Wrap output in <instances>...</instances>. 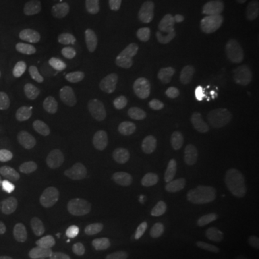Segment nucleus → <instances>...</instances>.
Masks as SVG:
<instances>
[{"mask_svg": "<svg viewBox=\"0 0 259 259\" xmlns=\"http://www.w3.org/2000/svg\"><path fill=\"white\" fill-rule=\"evenodd\" d=\"M176 219L187 238L194 242H206L213 232L207 207L194 197H186L176 204Z\"/></svg>", "mask_w": 259, "mask_h": 259, "instance_id": "nucleus-1", "label": "nucleus"}, {"mask_svg": "<svg viewBox=\"0 0 259 259\" xmlns=\"http://www.w3.org/2000/svg\"><path fill=\"white\" fill-rule=\"evenodd\" d=\"M235 163H236V151L233 148H218L200 163L199 176L207 185L223 187L231 182Z\"/></svg>", "mask_w": 259, "mask_h": 259, "instance_id": "nucleus-2", "label": "nucleus"}, {"mask_svg": "<svg viewBox=\"0 0 259 259\" xmlns=\"http://www.w3.org/2000/svg\"><path fill=\"white\" fill-rule=\"evenodd\" d=\"M118 194L125 206L137 213L150 212L154 203L147 179L139 171H130L121 177Z\"/></svg>", "mask_w": 259, "mask_h": 259, "instance_id": "nucleus-3", "label": "nucleus"}, {"mask_svg": "<svg viewBox=\"0 0 259 259\" xmlns=\"http://www.w3.org/2000/svg\"><path fill=\"white\" fill-rule=\"evenodd\" d=\"M37 75L48 82L58 83L61 87H74L81 79V69L69 59L54 56L39 64Z\"/></svg>", "mask_w": 259, "mask_h": 259, "instance_id": "nucleus-4", "label": "nucleus"}, {"mask_svg": "<svg viewBox=\"0 0 259 259\" xmlns=\"http://www.w3.org/2000/svg\"><path fill=\"white\" fill-rule=\"evenodd\" d=\"M140 13L133 5L115 6L105 12L102 19V28L111 36H127L137 28Z\"/></svg>", "mask_w": 259, "mask_h": 259, "instance_id": "nucleus-5", "label": "nucleus"}, {"mask_svg": "<svg viewBox=\"0 0 259 259\" xmlns=\"http://www.w3.org/2000/svg\"><path fill=\"white\" fill-rule=\"evenodd\" d=\"M82 6L78 0H61L48 12V26L54 32L76 28L82 22Z\"/></svg>", "mask_w": 259, "mask_h": 259, "instance_id": "nucleus-6", "label": "nucleus"}, {"mask_svg": "<svg viewBox=\"0 0 259 259\" xmlns=\"http://www.w3.org/2000/svg\"><path fill=\"white\" fill-rule=\"evenodd\" d=\"M170 82L173 88L175 98L179 104L186 105L187 102H190L194 93V74L192 66L187 64L183 58H173L170 61Z\"/></svg>", "mask_w": 259, "mask_h": 259, "instance_id": "nucleus-7", "label": "nucleus"}, {"mask_svg": "<svg viewBox=\"0 0 259 259\" xmlns=\"http://www.w3.org/2000/svg\"><path fill=\"white\" fill-rule=\"evenodd\" d=\"M231 127L238 134L246 137L259 136V88L241 107L233 112Z\"/></svg>", "mask_w": 259, "mask_h": 259, "instance_id": "nucleus-8", "label": "nucleus"}, {"mask_svg": "<svg viewBox=\"0 0 259 259\" xmlns=\"http://www.w3.org/2000/svg\"><path fill=\"white\" fill-rule=\"evenodd\" d=\"M87 218L100 228H110L115 222V204L112 199L104 192L93 194L85 204Z\"/></svg>", "mask_w": 259, "mask_h": 259, "instance_id": "nucleus-9", "label": "nucleus"}, {"mask_svg": "<svg viewBox=\"0 0 259 259\" xmlns=\"http://www.w3.org/2000/svg\"><path fill=\"white\" fill-rule=\"evenodd\" d=\"M64 232V214L47 212L39 214L32 223V238L45 243L58 239Z\"/></svg>", "mask_w": 259, "mask_h": 259, "instance_id": "nucleus-10", "label": "nucleus"}, {"mask_svg": "<svg viewBox=\"0 0 259 259\" xmlns=\"http://www.w3.org/2000/svg\"><path fill=\"white\" fill-rule=\"evenodd\" d=\"M48 183L51 187V192L61 200L71 199L81 186L78 177L61 166L52 167L48 171Z\"/></svg>", "mask_w": 259, "mask_h": 259, "instance_id": "nucleus-11", "label": "nucleus"}, {"mask_svg": "<svg viewBox=\"0 0 259 259\" xmlns=\"http://www.w3.org/2000/svg\"><path fill=\"white\" fill-rule=\"evenodd\" d=\"M32 100L37 105L49 110H65L72 105V97L69 94L55 87L36 85L32 90Z\"/></svg>", "mask_w": 259, "mask_h": 259, "instance_id": "nucleus-12", "label": "nucleus"}, {"mask_svg": "<svg viewBox=\"0 0 259 259\" xmlns=\"http://www.w3.org/2000/svg\"><path fill=\"white\" fill-rule=\"evenodd\" d=\"M115 82L124 90L136 91V90H148L153 82V78L147 69L137 65L122 66L115 74Z\"/></svg>", "mask_w": 259, "mask_h": 259, "instance_id": "nucleus-13", "label": "nucleus"}, {"mask_svg": "<svg viewBox=\"0 0 259 259\" xmlns=\"http://www.w3.org/2000/svg\"><path fill=\"white\" fill-rule=\"evenodd\" d=\"M170 153V148L164 143L153 141L134 147L130 151V157L141 166H156L163 163Z\"/></svg>", "mask_w": 259, "mask_h": 259, "instance_id": "nucleus-14", "label": "nucleus"}, {"mask_svg": "<svg viewBox=\"0 0 259 259\" xmlns=\"http://www.w3.org/2000/svg\"><path fill=\"white\" fill-rule=\"evenodd\" d=\"M170 13L179 28H194L199 22V0H171Z\"/></svg>", "mask_w": 259, "mask_h": 259, "instance_id": "nucleus-15", "label": "nucleus"}, {"mask_svg": "<svg viewBox=\"0 0 259 259\" xmlns=\"http://www.w3.org/2000/svg\"><path fill=\"white\" fill-rule=\"evenodd\" d=\"M54 136V131L49 122H36L32 128L29 130L26 140H25V148L30 156H39L42 154L48 146L51 144V140Z\"/></svg>", "mask_w": 259, "mask_h": 259, "instance_id": "nucleus-16", "label": "nucleus"}, {"mask_svg": "<svg viewBox=\"0 0 259 259\" xmlns=\"http://www.w3.org/2000/svg\"><path fill=\"white\" fill-rule=\"evenodd\" d=\"M97 127L105 137H108L112 141H118V143L125 141L133 136V128L125 121L120 117L110 115V114L101 115L97 121Z\"/></svg>", "mask_w": 259, "mask_h": 259, "instance_id": "nucleus-17", "label": "nucleus"}, {"mask_svg": "<svg viewBox=\"0 0 259 259\" xmlns=\"http://www.w3.org/2000/svg\"><path fill=\"white\" fill-rule=\"evenodd\" d=\"M58 141V147L61 150L62 156H64L69 163H72L75 166H85L88 157L83 153V150L76 143L75 136L71 131H61L56 137Z\"/></svg>", "mask_w": 259, "mask_h": 259, "instance_id": "nucleus-18", "label": "nucleus"}, {"mask_svg": "<svg viewBox=\"0 0 259 259\" xmlns=\"http://www.w3.org/2000/svg\"><path fill=\"white\" fill-rule=\"evenodd\" d=\"M255 209V197L249 192H238L232 194L226 202V210L233 219H245Z\"/></svg>", "mask_w": 259, "mask_h": 259, "instance_id": "nucleus-19", "label": "nucleus"}, {"mask_svg": "<svg viewBox=\"0 0 259 259\" xmlns=\"http://www.w3.org/2000/svg\"><path fill=\"white\" fill-rule=\"evenodd\" d=\"M20 212V200L16 190L8 183H0V219L12 221Z\"/></svg>", "mask_w": 259, "mask_h": 259, "instance_id": "nucleus-20", "label": "nucleus"}, {"mask_svg": "<svg viewBox=\"0 0 259 259\" xmlns=\"http://www.w3.org/2000/svg\"><path fill=\"white\" fill-rule=\"evenodd\" d=\"M122 108L136 118H144L153 111V102L144 94H128L122 100Z\"/></svg>", "mask_w": 259, "mask_h": 259, "instance_id": "nucleus-21", "label": "nucleus"}, {"mask_svg": "<svg viewBox=\"0 0 259 259\" xmlns=\"http://www.w3.org/2000/svg\"><path fill=\"white\" fill-rule=\"evenodd\" d=\"M65 253L68 259H100L97 250L91 245L78 239H72L66 243Z\"/></svg>", "mask_w": 259, "mask_h": 259, "instance_id": "nucleus-22", "label": "nucleus"}, {"mask_svg": "<svg viewBox=\"0 0 259 259\" xmlns=\"http://www.w3.org/2000/svg\"><path fill=\"white\" fill-rule=\"evenodd\" d=\"M243 0H218V12L225 22L238 20L242 13Z\"/></svg>", "mask_w": 259, "mask_h": 259, "instance_id": "nucleus-23", "label": "nucleus"}, {"mask_svg": "<svg viewBox=\"0 0 259 259\" xmlns=\"http://www.w3.org/2000/svg\"><path fill=\"white\" fill-rule=\"evenodd\" d=\"M236 259H259V242H248L236 252Z\"/></svg>", "mask_w": 259, "mask_h": 259, "instance_id": "nucleus-24", "label": "nucleus"}, {"mask_svg": "<svg viewBox=\"0 0 259 259\" xmlns=\"http://www.w3.org/2000/svg\"><path fill=\"white\" fill-rule=\"evenodd\" d=\"M255 229H256V232L259 233V218L256 219V222H255Z\"/></svg>", "mask_w": 259, "mask_h": 259, "instance_id": "nucleus-25", "label": "nucleus"}, {"mask_svg": "<svg viewBox=\"0 0 259 259\" xmlns=\"http://www.w3.org/2000/svg\"><path fill=\"white\" fill-rule=\"evenodd\" d=\"M0 154H2V143H0Z\"/></svg>", "mask_w": 259, "mask_h": 259, "instance_id": "nucleus-26", "label": "nucleus"}]
</instances>
